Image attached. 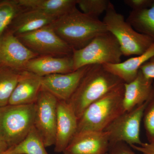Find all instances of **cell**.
<instances>
[{"label": "cell", "mask_w": 154, "mask_h": 154, "mask_svg": "<svg viewBox=\"0 0 154 154\" xmlns=\"http://www.w3.org/2000/svg\"><path fill=\"white\" fill-rule=\"evenodd\" d=\"M56 33L73 50L81 49L96 36L107 32L103 21L75 8L50 25Z\"/></svg>", "instance_id": "1"}, {"label": "cell", "mask_w": 154, "mask_h": 154, "mask_svg": "<svg viewBox=\"0 0 154 154\" xmlns=\"http://www.w3.org/2000/svg\"><path fill=\"white\" fill-rule=\"evenodd\" d=\"M123 83L102 65H91L67 102L79 119L89 105Z\"/></svg>", "instance_id": "2"}, {"label": "cell", "mask_w": 154, "mask_h": 154, "mask_svg": "<svg viewBox=\"0 0 154 154\" xmlns=\"http://www.w3.org/2000/svg\"><path fill=\"white\" fill-rule=\"evenodd\" d=\"M124 84L86 108L78 119L77 133L86 131H104L116 119L124 113L122 107Z\"/></svg>", "instance_id": "3"}, {"label": "cell", "mask_w": 154, "mask_h": 154, "mask_svg": "<svg viewBox=\"0 0 154 154\" xmlns=\"http://www.w3.org/2000/svg\"><path fill=\"white\" fill-rule=\"evenodd\" d=\"M102 21L108 32L117 39L124 56L140 55L154 43L150 37L135 30L125 20L124 16L116 11L111 2Z\"/></svg>", "instance_id": "4"}, {"label": "cell", "mask_w": 154, "mask_h": 154, "mask_svg": "<svg viewBox=\"0 0 154 154\" xmlns=\"http://www.w3.org/2000/svg\"><path fill=\"white\" fill-rule=\"evenodd\" d=\"M35 105H8L0 107V137L9 147L15 146L34 127Z\"/></svg>", "instance_id": "5"}, {"label": "cell", "mask_w": 154, "mask_h": 154, "mask_svg": "<svg viewBox=\"0 0 154 154\" xmlns=\"http://www.w3.org/2000/svg\"><path fill=\"white\" fill-rule=\"evenodd\" d=\"M122 54L118 41L110 32L96 36L81 49L73 50L74 71L93 65L121 62Z\"/></svg>", "instance_id": "6"}, {"label": "cell", "mask_w": 154, "mask_h": 154, "mask_svg": "<svg viewBox=\"0 0 154 154\" xmlns=\"http://www.w3.org/2000/svg\"><path fill=\"white\" fill-rule=\"evenodd\" d=\"M149 102L122 113L107 127L104 131L109 134L110 144L123 143L131 146L143 143L140 138L141 123Z\"/></svg>", "instance_id": "7"}, {"label": "cell", "mask_w": 154, "mask_h": 154, "mask_svg": "<svg viewBox=\"0 0 154 154\" xmlns=\"http://www.w3.org/2000/svg\"><path fill=\"white\" fill-rule=\"evenodd\" d=\"M17 37L26 47L39 56L72 55V48L58 36L50 25Z\"/></svg>", "instance_id": "8"}, {"label": "cell", "mask_w": 154, "mask_h": 154, "mask_svg": "<svg viewBox=\"0 0 154 154\" xmlns=\"http://www.w3.org/2000/svg\"><path fill=\"white\" fill-rule=\"evenodd\" d=\"M57 102L55 97L42 87L35 103L34 127L45 147L55 143Z\"/></svg>", "instance_id": "9"}, {"label": "cell", "mask_w": 154, "mask_h": 154, "mask_svg": "<svg viewBox=\"0 0 154 154\" xmlns=\"http://www.w3.org/2000/svg\"><path fill=\"white\" fill-rule=\"evenodd\" d=\"M38 56L8 30L0 37V66L22 71L29 61Z\"/></svg>", "instance_id": "10"}, {"label": "cell", "mask_w": 154, "mask_h": 154, "mask_svg": "<svg viewBox=\"0 0 154 154\" xmlns=\"http://www.w3.org/2000/svg\"><path fill=\"white\" fill-rule=\"evenodd\" d=\"M91 66L72 72L41 77L42 87L59 101L68 102Z\"/></svg>", "instance_id": "11"}, {"label": "cell", "mask_w": 154, "mask_h": 154, "mask_svg": "<svg viewBox=\"0 0 154 154\" xmlns=\"http://www.w3.org/2000/svg\"><path fill=\"white\" fill-rule=\"evenodd\" d=\"M106 131H86L76 134L65 149L64 154H105L109 148Z\"/></svg>", "instance_id": "12"}, {"label": "cell", "mask_w": 154, "mask_h": 154, "mask_svg": "<svg viewBox=\"0 0 154 154\" xmlns=\"http://www.w3.org/2000/svg\"><path fill=\"white\" fill-rule=\"evenodd\" d=\"M54 150L63 152L76 134L78 118L67 102L58 100Z\"/></svg>", "instance_id": "13"}, {"label": "cell", "mask_w": 154, "mask_h": 154, "mask_svg": "<svg viewBox=\"0 0 154 154\" xmlns=\"http://www.w3.org/2000/svg\"><path fill=\"white\" fill-rule=\"evenodd\" d=\"M122 107L124 112L149 102L154 98L153 80L146 79L140 70L133 81L124 83Z\"/></svg>", "instance_id": "14"}, {"label": "cell", "mask_w": 154, "mask_h": 154, "mask_svg": "<svg viewBox=\"0 0 154 154\" xmlns=\"http://www.w3.org/2000/svg\"><path fill=\"white\" fill-rule=\"evenodd\" d=\"M25 70L40 77L72 72L74 71L72 56H39L27 63Z\"/></svg>", "instance_id": "15"}, {"label": "cell", "mask_w": 154, "mask_h": 154, "mask_svg": "<svg viewBox=\"0 0 154 154\" xmlns=\"http://www.w3.org/2000/svg\"><path fill=\"white\" fill-rule=\"evenodd\" d=\"M41 88V77L27 71H22L17 86L9 99L8 105L34 104Z\"/></svg>", "instance_id": "16"}, {"label": "cell", "mask_w": 154, "mask_h": 154, "mask_svg": "<svg viewBox=\"0 0 154 154\" xmlns=\"http://www.w3.org/2000/svg\"><path fill=\"white\" fill-rule=\"evenodd\" d=\"M57 19L36 10L25 9L14 19L7 30L17 36L51 25Z\"/></svg>", "instance_id": "17"}, {"label": "cell", "mask_w": 154, "mask_h": 154, "mask_svg": "<svg viewBox=\"0 0 154 154\" xmlns=\"http://www.w3.org/2000/svg\"><path fill=\"white\" fill-rule=\"evenodd\" d=\"M154 56V43L146 52L130 58L122 62L102 65L105 69L119 78L124 83L132 82L137 76L141 67Z\"/></svg>", "instance_id": "18"}, {"label": "cell", "mask_w": 154, "mask_h": 154, "mask_svg": "<svg viewBox=\"0 0 154 154\" xmlns=\"http://www.w3.org/2000/svg\"><path fill=\"white\" fill-rule=\"evenodd\" d=\"M26 9L36 10L57 18L76 8L77 0H17Z\"/></svg>", "instance_id": "19"}, {"label": "cell", "mask_w": 154, "mask_h": 154, "mask_svg": "<svg viewBox=\"0 0 154 154\" xmlns=\"http://www.w3.org/2000/svg\"><path fill=\"white\" fill-rule=\"evenodd\" d=\"M126 20L137 32L154 41V0L149 8L131 11Z\"/></svg>", "instance_id": "20"}, {"label": "cell", "mask_w": 154, "mask_h": 154, "mask_svg": "<svg viewBox=\"0 0 154 154\" xmlns=\"http://www.w3.org/2000/svg\"><path fill=\"white\" fill-rule=\"evenodd\" d=\"M21 72L0 66V107L8 105L9 99L18 83Z\"/></svg>", "instance_id": "21"}, {"label": "cell", "mask_w": 154, "mask_h": 154, "mask_svg": "<svg viewBox=\"0 0 154 154\" xmlns=\"http://www.w3.org/2000/svg\"><path fill=\"white\" fill-rule=\"evenodd\" d=\"M14 149L18 154H49L34 127L21 142L14 146Z\"/></svg>", "instance_id": "22"}, {"label": "cell", "mask_w": 154, "mask_h": 154, "mask_svg": "<svg viewBox=\"0 0 154 154\" xmlns=\"http://www.w3.org/2000/svg\"><path fill=\"white\" fill-rule=\"evenodd\" d=\"M25 9L17 0H0V37L8 30L14 19Z\"/></svg>", "instance_id": "23"}, {"label": "cell", "mask_w": 154, "mask_h": 154, "mask_svg": "<svg viewBox=\"0 0 154 154\" xmlns=\"http://www.w3.org/2000/svg\"><path fill=\"white\" fill-rule=\"evenodd\" d=\"M110 2L108 0H77V5L84 14L99 18V16L106 11Z\"/></svg>", "instance_id": "24"}, {"label": "cell", "mask_w": 154, "mask_h": 154, "mask_svg": "<svg viewBox=\"0 0 154 154\" xmlns=\"http://www.w3.org/2000/svg\"><path fill=\"white\" fill-rule=\"evenodd\" d=\"M143 120L148 142L154 143V98L147 105Z\"/></svg>", "instance_id": "25"}, {"label": "cell", "mask_w": 154, "mask_h": 154, "mask_svg": "<svg viewBox=\"0 0 154 154\" xmlns=\"http://www.w3.org/2000/svg\"><path fill=\"white\" fill-rule=\"evenodd\" d=\"M128 146L123 143L110 144L105 154H136Z\"/></svg>", "instance_id": "26"}, {"label": "cell", "mask_w": 154, "mask_h": 154, "mask_svg": "<svg viewBox=\"0 0 154 154\" xmlns=\"http://www.w3.org/2000/svg\"><path fill=\"white\" fill-rule=\"evenodd\" d=\"M154 0H124L127 6L132 9V11H139L147 8L151 6Z\"/></svg>", "instance_id": "27"}, {"label": "cell", "mask_w": 154, "mask_h": 154, "mask_svg": "<svg viewBox=\"0 0 154 154\" xmlns=\"http://www.w3.org/2000/svg\"><path fill=\"white\" fill-rule=\"evenodd\" d=\"M140 70L146 79L153 80L154 79V56L144 64L141 67Z\"/></svg>", "instance_id": "28"}, {"label": "cell", "mask_w": 154, "mask_h": 154, "mask_svg": "<svg viewBox=\"0 0 154 154\" xmlns=\"http://www.w3.org/2000/svg\"><path fill=\"white\" fill-rule=\"evenodd\" d=\"M130 147L142 154H154V143H143L140 145H132Z\"/></svg>", "instance_id": "29"}, {"label": "cell", "mask_w": 154, "mask_h": 154, "mask_svg": "<svg viewBox=\"0 0 154 154\" xmlns=\"http://www.w3.org/2000/svg\"><path fill=\"white\" fill-rule=\"evenodd\" d=\"M9 148H10V147L8 144L0 137V154L3 153Z\"/></svg>", "instance_id": "30"}, {"label": "cell", "mask_w": 154, "mask_h": 154, "mask_svg": "<svg viewBox=\"0 0 154 154\" xmlns=\"http://www.w3.org/2000/svg\"><path fill=\"white\" fill-rule=\"evenodd\" d=\"M1 154H18L17 153L14 149V147H11L6 151L5 152Z\"/></svg>", "instance_id": "31"}]
</instances>
